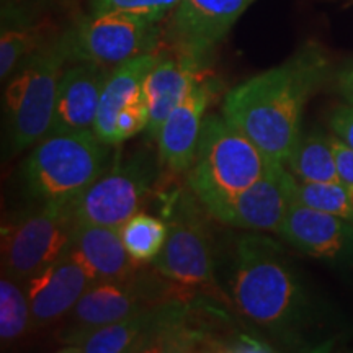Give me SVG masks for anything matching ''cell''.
I'll use <instances>...</instances> for the list:
<instances>
[{
  "label": "cell",
  "mask_w": 353,
  "mask_h": 353,
  "mask_svg": "<svg viewBox=\"0 0 353 353\" xmlns=\"http://www.w3.org/2000/svg\"><path fill=\"white\" fill-rule=\"evenodd\" d=\"M161 37L159 21L120 12H90L63 33L69 63H92L108 69L154 52Z\"/></svg>",
  "instance_id": "8"
},
{
  "label": "cell",
  "mask_w": 353,
  "mask_h": 353,
  "mask_svg": "<svg viewBox=\"0 0 353 353\" xmlns=\"http://www.w3.org/2000/svg\"><path fill=\"white\" fill-rule=\"evenodd\" d=\"M296 200L324 213L341 216L353 223L347 185L342 182H301L296 180Z\"/></svg>",
  "instance_id": "25"
},
{
  "label": "cell",
  "mask_w": 353,
  "mask_h": 353,
  "mask_svg": "<svg viewBox=\"0 0 353 353\" xmlns=\"http://www.w3.org/2000/svg\"><path fill=\"white\" fill-rule=\"evenodd\" d=\"M25 2H38V0H2V6L21 7V3H25Z\"/></svg>",
  "instance_id": "31"
},
{
  "label": "cell",
  "mask_w": 353,
  "mask_h": 353,
  "mask_svg": "<svg viewBox=\"0 0 353 353\" xmlns=\"http://www.w3.org/2000/svg\"><path fill=\"white\" fill-rule=\"evenodd\" d=\"M334 87L343 100H353V59L337 69L334 76Z\"/></svg>",
  "instance_id": "30"
},
{
  "label": "cell",
  "mask_w": 353,
  "mask_h": 353,
  "mask_svg": "<svg viewBox=\"0 0 353 353\" xmlns=\"http://www.w3.org/2000/svg\"><path fill=\"white\" fill-rule=\"evenodd\" d=\"M329 128L335 138L353 149V100H343L329 113Z\"/></svg>",
  "instance_id": "28"
},
{
  "label": "cell",
  "mask_w": 353,
  "mask_h": 353,
  "mask_svg": "<svg viewBox=\"0 0 353 353\" xmlns=\"http://www.w3.org/2000/svg\"><path fill=\"white\" fill-rule=\"evenodd\" d=\"M201 68L179 54H159L143 83V97L148 105L149 123L145 134L157 141L159 131L176 105L183 100L201 76Z\"/></svg>",
  "instance_id": "18"
},
{
  "label": "cell",
  "mask_w": 353,
  "mask_h": 353,
  "mask_svg": "<svg viewBox=\"0 0 353 353\" xmlns=\"http://www.w3.org/2000/svg\"><path fill=\"white\" fill-rule=\"evenodd\" d=\"M208 211L195 193L179 192L167 201V239L152 267L188 290H218Z\"/></svg>",
  "instance_id": "7"
},
{
  "label": "cell",
  "mask_w": 353,
  "mask_h": 353,
  "mask_svg": "<svg viewBox=\"0 0 353 353\" xmlns=\"http://www.w3.org/2000/svg\"><path fill=\"white\" fill-rule=\"evenodd\" d=\"M110 145L94 130L48 134L21 165V180L33 200H76L110 167Z\"/></svg>",
  "instance_id": "4"
},
{
  "label": "cell",
  "mask_w": 353,
  "mask_h": 353,
  "mask_svg": "<svg viewBox=\"0 0 353 353\" xmlns=\"http://www.w3.org/2000/svg\"><path fill=\"white\" fill-rule=\"evenodd\" d=\"M159 165L148 151L114 159L113 165L76 198L79 224L121 228L139 213L148 200L157 180Z\"/></svg>",
  "instance_id": "10"
},
{
  "label": "cell",
  "mask_w": 353,
  "mask_h": 353,
  "mask_svg": "<svg viewBox=\"0 0 353 353\" xmlns=\"http://www.w3.org/2000/svg\"><path fill=\"white\" fill-rule=\"evenodd\" d=\"M229 298L250 324L288 347L324 342L322 306L281 245L259 232L236 239Z\"/></svg>",
  "instance_id": "1"
},
{
  "label": "cell",
  "mask_w": 353,
  "mask_h": 353,
  "mask_svg": "<svg viewBox=\"0 0 353 353\" xmlns=\"http://www.w3.org/2000/svg\"><path fill=\"white\" fill-rule=\"evenodd\" d=\"M121 241L128 254L138 263H152L167 239V223L145 213H136L120 228Z\"/></svg>",
  "instance_id": "24"
},
{
  "label": "cell",
  "mask_w": 353,
  "mask_h": 353,
  "mask_svg": "<svg viewBox=\"0 0 353 353\" xmlns=\"http://www.w3.org/2000/svg\"><path fill=\"white\" fill-rule=\"evenodd\" d=\"M255 0H180L169 15L165 38L175 54L205 69L242 13Z\"/></svg>",
  "instance_id": "12"
},
{
  "label": "cell",
  "mask_w": 353,
  "mask_h": 353,
  "mask_svg": "<svg viewBox=\"0 0 353 353\" xmlns=\"http://www.w3.org/2000/svg\"><path fill=\"white\" fill-rule=\"evenodd\" d=\"M352 2H353V0H352Z\"/></svg>",
  "instance_id": "33"
},
{
  "label": "cell",
  "mask_w": 353,
  "mask_h": 353,
  "mask_svg": "<svg viewBox=\"0 0 353 353\" xmlns=\"http://www.w3.org/2000/svg\"><path fill=\"white\" fill-rule=\"evenodd\" d=\"M214 95V82L200 77L183 100L172 110L156 141L161 167L172 174L188 172L195 159L206 112Z\"/></svg>",
  "instance_id": "16"
},
{
  "label": "cell",
  "mask_w": 353,
  "mask_h": 353,
  "mask_svg": "<svg viewBox=\"0 0 353 353\" xmlns=\"http://www.w3.org/2000/svg\"><path fill=\"white\" fill-rule=\"evenodd\" d=\"M285 165L301 182H342L335 162L332 134L324 131L301 134Z\"/></svg>",
  "instance_id": "22"
},
{
  "label": "cell",
  "mask_w": 353,
  "mask_h": 353,
  "mask_svg": "<svg viewBox=\"0 0 353 353\" xmlns=\"http://www.w3.org/2000/svg\"><path fill=\"white\" fill-rule=\"evenodd\" d=\"M21 7L2 6V34H0V79L6 83L15 70L34 54L44 43L41 26L20 19Z\"/></svg>",
  "instance_id": "21"
},
{
  "label": "cell",
  "mask_w": 353,
  "mask_h": 353,
  "mask_svg": "<svg viewBox=\"0 0 353 353\" xmlns=\"http://www.w3.org/2000/svg\"><path fill=\"white\" fill-rule=\"evenodd\" d=\"M329 72L324 48L306 43L283 64L231 88L224 97L221 114L268 159L285 164L303 134L304 107Z\"/></svg>",
  "instance_id": "2"
},
{
  "label": "cell",
  "mask_w": 353,
  "mask_h": 353,
  "mask_svg": "<svg viewBox=\"0 0 353 353\" xmlns=\"http://www.w3.org/2000/svg\"><path fill=\"white\" fill-rule=\"evenodd\" d=\"M294 196L296 176L285 164L270 161L250 187L214 206L208 214L229 228L278 234Z\"/></svg>",
  "instance_id": "13"
},
{
  "label": "cell",
  "mask_w": 353,
  "mask_h": 353,
  "mask_svg": "<svg viewBox=\"0 0 353 353\" xmlns=\"http://www.w3.org/2000/svg\"><path fill=\"white\" fill-rule=\"evenodd\" d=\"M278 236L309 257L329 263L353 260V223L309 208L294 196Z\"/></svg>",
  "instance_id": "14"
},
{
  "label": "cell",
  "mask_w": 353,
  "mask_h": 353,
  "mask_svg": "<svg viewBox=\"0 0 353 353\" xmlns=\"http://www.w3.org/2000/svg\"><path fill=\"white\" fill-rule=\"evenodd\" d=\"M110 72L112 69L92 63H74L65 68L57 87L48 134L94 130L100 97Z\"/></svg>",
  "instance_id": "17"
},
{
  "label": "cell",
  "mask_w": 353,
  "mask_h": 353,
  "mask_svg": "<svg viewBox=\"0 0 353 353\" xmlns=\"http://www.w3.org/2000/svg\"><path fill=\"white\" fill-rule=\"evenodd\" d=\"M69 63L63 34L44 43L7 81L3 128L7 157L26 151L50 132L56 95Z\"/></svg>",
  "instance_id": "3"
},
{
  "label": "cell",
  "mask_w": 353,
  "mask_h": 353,
  "mask_svg": "<svg viewBox=\"0 0 353 353\" xmlns=\"http://www.w3.org/2000/svg\"><path fill=\"white\" fill-rule=\"evenodd\" d=\"M179 2L180 0H88V8L94 13L120 12L161 23Z\"/></svg>",
  "instance_id": "26"
},
{
  "label": "cell",
  "mask_w": 353,
  "mask_h": 353,
  "mask_svg": "<svg viewBox=\"0 0 353 353\" xmlns=\"http://www.w3.org/2000/svg\"><path fill=\"white\" fill-rule=\"evenodd\" d=\"M332 148L342 183L353 185V149L332 134Z\"/></svg>",
  "instance_id": "29"
},
{
  "label": "cell",
  "mask_w": 353,
  "mask_h": 353,
  "mask_svg": "<svg viewBox=\"0 0 353 353\" xmlns=\"http://www.w3.org/2000/svg\"><path fill=\"white\" fill-rule=\"evenodd\" d=\"M33 330L32 309L23 281L0 278V343L7 348Z\"/></svg>",
  "instance_id": "23"
},
{
  "label": "cell",
  "mask_w": 353,
  "mask_h": 353,
  "mask_svg": "<svg viewBox=\"0 0 353 353\" xmlns=\"http://www.w3.org/2000/svg\"><path fill=\"white\" fill-rule=\"evenodd\" d=\"M270 161L223 114H210L187 172L188 188L210 211L250 187Z\"/></svg>",
  "instance_id": "5"
},
{
  "label": "cell",
  "mask_w": 353,
  "mask_h": 353,
  "mask_svg": "<svg viewBox=\"0 0 353 353\" xmlns=\"http://www.w3.org/2000/svg\"><path fill=\"white\" fill-rule=\"evenodd\" d=\"M192 309L188 298L170 301L136 312L126 319L99 327L61 332V352L65 353H136L165 352L167 343Z\"/></svg>",
  "instance_id": "9"
},
{
  "label": "cell",
  "mask_w": 353,
  "mask_h": 353,
  "mask_svg": "<svg viewBox=\"0 0 353 353\" xmlns=\"http://www.w3.org/2000/svg\"><path fill=\"white\" fill-rule=\"evenodd\" d=\"M188 288L165 278L156 268L141 267L130 276L120 280L97 281L69 312V324L64 332L99 327L126 319L136 312L170 301L188 298Z\"/></svg>",
  "instance_id": "11"
},
{
  "label": "cell",
  "mask_w": 353,
  "mask_h": 353,
  "mask_svg": "<svg viewBox=\"0 0 353 353\" xmlns=\"http://www.w3.org/2000/svg\"><path fill=\"white\" fill-rule=\"evenodd\" d=\"M74 203L39 201L2 224V275L25 283L69 252L79 226Z\"/></svg>",
  "instance_id": "6"
},
{
  "label": "cell",
  "mask_w": 353,
  "mask_h": 353,
  "mask_svg": "<svg viewBox=\"0 0 353 353\" xmlns=\"http://www.w3.org/2000/svg\"><path fill=\"white\" fill-rule=\"evenodd\" d=\"M159 52H148L128 59L112 69L101 92L94 131L110 145L114 139V121L118 113L132 100L143 95V83L149 70L157 63Z\"/></svg>",
  "instance_id": "20"
},
{
  "label": "cell",
  "mask_w": 353,
  "mask_h": 353,
  "mask_svg": "<svg viewBox=\"0 0 353 353\" xmlns=\"http://www.w3.org/2000/svg\"><path fill=\"white\" fill-rule=\"evenodd\" d=\"M149 123V112L145 105L144 97L141 95L134 99L130 105L118 113L117 121H114V139L113 145L125 143L126 139L132 138L141 131H145Z\"/></svg>",
  "instance_id": "27"
},
{
  "label": "cell",
  "mask_w": 353,
  "mask_h": 353,
  "mask_svg": "<svg viewBox=\"0 0 353 353\" xmlns=\"http://www.w3.org/2000/svg\"><path fill=\"white\" fill-rule=\"evenodd\" d=\"M69 252L81 260L95 281L120 280L143 267L128 254L120 228L79 224Z\"/></svg>",
  "instance_id": "19"
},
{
  "label": "cell",
  "mask_w": 353,
  "mask_h": 353,
  "mask_svg": "<svg viewBox=\"0 0 353 353\" xmlns=\"http://www.w3.org/2000/svg\"><path fill=\"white\" fill-rule=\"evenodd\" d=\"M347 190H348V200H350V206L353 211V185H347Z\"/></svg>",
  "instance_id": "32"
},
{
  "label": "cell",
  "mask_w": 353,
  "mask_h": 353,
  "mask_svg": "<svg viewBox=\"0 0 353 353\" xmlns=\"http://www.w3.org/2000/svg\"><path fill=\"white\" fill-rule=\"evenodd\" d=\"M94 283L97 281L92 273L70 252L30 276L25 288L33 329H43L69 316Z\"/></svg>",
  "instance_id": "15"
}]
</instances>
